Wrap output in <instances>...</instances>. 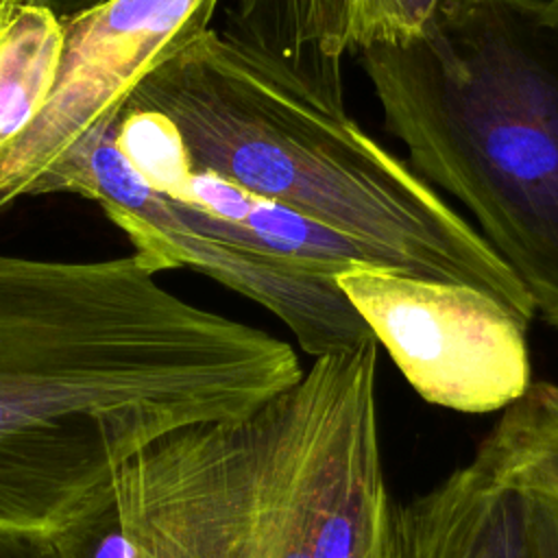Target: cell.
I'll return each instance as SVG.
<instances>
[{
	"instance_id": "obj_1",
	"label": "cell",
	"mask_w": 558,
	"mask_h": 558,
	"mask_svg": "<svg viewBox=\"0 0 558 558\" xmlns=\"http://www.w3.org/2000/svg\"><path fill=\"white\" fill-rule=\"evenodd\" d=\"M142 253L0 251V525H59L168 432L294 386V349L168 292Z\"/></svg>"
},
{
	"instance_id": "obj_2",
	"label": "cell",
	"mask_w": 558,
	"mask_h": 558,
	"mask_svg": "<svg viewBox=\"0 0 558 558\" xmlns=\"http://www.w3.org/2000/svg\"><path fill=\"white\" fill-rule=\"evenodd\" d=\"M377 340L255 412L163 434L118 473L131 558H395Z\"/></svg>"
},
{
	"instance_id": "obj_3",
	"label": "cell",
	"mask_w": 558,
	"mask_h": 558,
	"mask_svg": "<svg viewBox=\"0 0 558 558\" xmlns=\"http://www.w3.org/2000/svg\"><path fill=\"white\" fill-rule=\"evenodd\" d=\"M124 111L170 124L192 172L283 203L364 246L379 268L477 288L525 327V290L412 166L281 61L205 28L153 68Z\"/></svg>"
},
{
	"instance_id": "obj_4",
	"label": "cell",
	"mask_w": 558,
	"mask_h": 558,
	"mask_svg": "<svg viewBox=\"0 0 558 558\" xmlns=\"http://www.w3.org/2000/svg\"><path fill=\"white\" fill-rule=\"evenodd\" d=\"M357 54L412 170L558 329V2L445 0L421 35Z\"/></svg>"
},
{
	"instance_id": "obj_5",
	"label": "cell",
	"mask_w": 558,
	"mask_h": 558,
	"mask_svg": "<svg viewBox=\"0 0 558 558\" xmlns=\"http://www.w3.org/2000/svg\"><path fill=\"white\" fill-rule=\"evenodd\" d=\"M336 281L427 403L488 414L532 386L527 327L490 294L377 266H355Z\"/></svg>"
},
{
	"instance_id": "obj_6",
	"label": "cell",
	"mask_w": 558,
	"mask_h": 558,
	"mask_svg": "<svg viewBox=\"0 0 558 558\" xmlns=\"http://www.w3.org/2000/svg\"><path fill=\"white\" fill-rule=\"evenodd\" d=\"M72 192L96 201L159 270L196 268L270 310L312 357L375 340L333 275L198 231L177 198L146 183L113 140L96 142L78 159Z\"/></svg>"
},
{
	"instance_id": "obj_7",
	"label": "cell",
	"mask_w": 558,
	"mask_h": 558,
	"mask_svg": "<svg viewBox=\"0 0 558 558\" xmlns=\"http://www.w3.org/2000/svg\"><path fill=\"white\" fill-rule=\"evenodd\" d=\"M218 0H109L61 20L63 44L44 107L0 148V209L85 144L135 85L209 28Z\"/></svg>"
},
{
	"instance_id": "obj_8",
	"label": "cell",
	"mask_w": 558,
	"mask_h": 558,
	"mask_svg": "<svg viewBox=\"0 0 558 558\" xmlns=\"http://www.w3.org/2000/svg\"><path fill=\"white\" fill-rule=\"evenodd\" d=\"M410 558H527L525 495L473 458L399 506Z\"/></svg>"
},
{
	"instance_id": "obj_9",
	"label": "cell",
	"mask_w": 558,
	"mask_h": 558,
	"mask_svg": "<svg viewBox=\"0 0 558 558\" xmlns=\"http://www.w3.org/2000/svg\"><path fill=\"white\" fill-rule=\"evenodd\" d=\"M225 31L344 102L340 61L349 50L347 0H233Z\"/></svg>"
},
{
	"instance_id": "obj_10",
	"label": "cell",
	"mask_w": 558,
	"mask_h": 558,
	"mask_svg": "<svg viewBox=\"0 0 558 558\" xmlns=\"http://www.w3.org/2000/svg\"><path fill=\"white\" fill-rule=\"evenodd\" d=\"M473 460L495 480L558 506V386L532 381L501 410Z\"/></svg>"
},
{
	"instance_id": "obj_11",
	"label": "cell",
	"mask_w": 558,
	"mask_h": 558,
	"mask_svg": "<svg viewBox=\"0 0 558 558\" xmlns=\"http://www.w3.org/2000/svg\"><path fill=\"white\" fill-rule=\"evenodd\" d=\"M63 44L61 20L48 9L17 4L0 33V148L44 107Z\"/></svg>"
},
{
	"instance_id": "obj_12",
	"label": "cell",
	"mask_w": 558,
	"mask_h": 558,
	"mask_svg": "<svg viewBox=\"0 0 558 558\" xmlns=\"http://www.w3.org/2000/svg\"><path fill=\"white\" fill-rule=\"evenodd\" d=\"M50 532L63 558H131L116 475L94 488Z\"/></svg>"
},
{
	"instance_id": "obj_13",
	"label": "cell",
	"mask_w": 558,
	"mask_h": 558,
	"mask_svg": "<svg viewBox=\"0 0 558 558\" xmlns=\"http://www.w3.org/2000/svg\"><path fill=\"white\" fill-rule=\"evenodd\" d=\"M445 0H347L349 50L399 46L421 35Z\"/></svg>"
},
{
	"instance_id": "obj_14",
	"label": "cell",
	"mask_w": 558,
	"mask_h": 558,
	"mask_svg": "<svg viewBox=\"0 0 558 558\" xmlns=\"http://www.w3.org/2000/svg\"><path fill=\"white\" fill-rule=\"evenodd\" d=\"M525 527H527V558H558V506L556 504L534 495H525Z\"/></svg>"
},
{
	"instance_id": "obj_15",
	"label": "cell",
	"mask_w": 558,
	"mask_h": 558,
	"mask_svg": "<svg viewBox=\"0 0 558 558\" xmlns=\"http://www.w3.org/2000/svg\"><path fill=\"white\" fill-rule=\"evenodd\" d=\"M0 558H63L50 530L0 525Z\"/></svg>"
},
{
	"instance_id": "obj_16",
	"label": "cell",
	"mask_w": 558,
	"mask_h": 558,
	"mask_svg": "<svg viewBox=\"0 0 558 558\" xmlns=\"http://www.w3.org/2000/svg\"><path fill=\"white\" fill-rule=\"evenodd\" d=\"M105 2H109V0H20V4L44 7L59 20H68V17H74L78 13L92 11V9H96Z\"/></svg>"
},
{
	"instance_id": "obj_17",
	"label": "cell",
	"mask_w": 558,
	"mask_h": 558,
	"mask_svg": "<svg viewBox=\"0 0 558 558\" xmlns=\"http://www.w3.org/2000/svg\"><path fill=\"white\" fill-rule=\"evenodd\" d=\"M17 4H20V0H0V33Z\"/></svg>"
},
{
	"instance_id": "obj_18",
	"label": "cell",
	"mask_w": 558,
	"mask_h": 558,
	"mask_svg": "<svg viewBox=\"0 0 558 558\" xmlns=\"http://www.w3.org/2000/svg\"><path fill=\"white\" fill-rule=\"evenodd\" d=\"M395 558H410L403 536H401V527H399V512H397V547H395Z\"/></svg>"
},
{
	"instance_id": "obj_19",
	"label": "cell",
	"mask_w": 558,
	"mask_h": 558,
	"mask_svg": "<svg viewBox=\"0 0 558 558\" xmlns=\"http://www.w3.org/2000/svg\"><path fill=\"white\" fill-rule=\"evenodd\" d=\"M512 2H558V0H512Z\"/></svg>"
}]
</instances>
